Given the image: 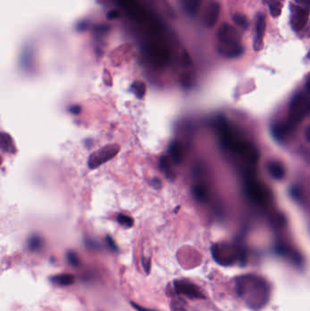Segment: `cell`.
Segmentation results:
<instances>
[{
	"instance_id": "cell-34",
	"label": "cell",
	"mask_w": 310,
	"mask_h": 311,
	"mask_svg": "<svg viewBox=\"0 0 310 311\" xmlns=\"http://www.w3.org/2000/svg\"><path fill=\"white\" fill-rule=\"evenodd\" d=\"M305 138H306V140H308L310 142V126L306 129V130H305Z\"/></svg>"
},
{
	"instance_id": "cell-3",
	"label": "cell",
	"mask_w": 310,
	"mask_h": 311,
	"mask_svg": "<svg viewBox=\"0 0 310 311\" xmlns=\"http://www.w3.org/2000/svg\"><path fill=\"white\" fill-rule=\"evenodd\" d=\"M215 261L222 266H231L237 261H244V251L228 244H215L211 247Z\"/></svg>"
},
{
	"instance_id": "cell-28",
	"label": "cell",
	"mask_w": 310,
	"mask_h": 311,
	"mask_svg": "<svg viewBox=\"0 0 310 311\" xmlns=\"http://www.w3.org/2000/svg\"><path fill=\"white\" fill-rule=\"evenodd\" d=\"M106 240H107V245L109 246V247L111 248L112 251H117V246H116V243H115L114 239H113L111 237L107 236Z\"/></svg>"
},
{
	"instance_id": "cell-4",
	"label": "cell",
	"mask_w": 310,
	"mask_h": 311,
	"mask_svg": "<svg viewBox=\"0 0 310 311\" xmlns=\"http://www.w3.org/2000/svg\"><path fill=\"white\" fill-rule=\"evenodd\" d=\"M309 112L310 98L302 94L296 96L289 106L287 122L295 128Z\"/></svg>"
},
{
	"instance_id": "cell-17",
	"label": "cell",
	"mask_w": 310,
	"mask_h": 311,
	"mask_svg": "<svg viewBox=\"0 0 310 311\" xmlns=\"http://www.w3.org/2000/svg\"><path fill=\"white\" fill-rule=\"evenodd\" d=\"M193 194H194L195 199L200 202L206 201L209 197V192H208L207 188L203 183H200V182L195 184L194 188H193Z\"/></svg>"
},
{
	"instance_id": "cell-13",
	"label": "cell",
	"mask_w": 310,
	"mask_h": 311,
	"mask_svg": "<svg viewBox=\"0 0 310 311\" xmlns=\"http://www.w3.org/2000/svg\"><path fill=\"white\" fill-rule=\"evenodd\" d=\"M169 154L171 156L173 161H175L177 164L182 162L183 158H184V149L182 145L177 141L172 142L169 146Z\"/></svg>"
},
{
	"instance_id": "cell-16",
	"label": "cell",
	"mask_w": 310,
	"mask_h": 311,
	"mask_svg": "<svg viewBox=\"0 0 310 311\" xmlns=\"http://www.w3.org/2000/svg\"><path fill=\"white\" fill-rule=\"evenodd\" d=\"M181 2L185 12L190 16L197 14L201 5V0H181Z\"/></svg>"
},
{
	"instance_id": "cell-26",
	"label": "cell",
	"mask_w": 310,
	"mask_h": 311,
	"mask_svg": "<svg viewBox=\"0 0 310 311\" xmlns=\"http://www.w3.org/2000/svg\"><path fill=\"white\" fill-rule=\"evenodd\" d=\"M117 222L118 223L121 224V225H123V226H125V227H128V228H130V227H132L133 226V224H134V221H133V219L129 217V216H127V215H118L117 216Z\"/></svg>"
},
{
	"instance_id": "cell-18",
	"label": "cell",
	"mask_w": 310,
	"mask_h": 311,
	"mask_svg": "<svg viewBox=\"0 0 310 311\" xmlns=\"http://www.w3.org/2000/svg\"><path fill=\"white\" fill-rule=\"evenodd\" d=\"M268 169L270 173V175L277 178L280 179L283 176H285V167H283L282 164L278 162H271L268 166Z\"/></svg>"
},
{
	"instance_id": "cell-30",
	"label": "cell",
	"mask_w": 310,
	"mask_h": 311,
	"mask_svg": "<svg viewBox=\"0 0 310 311\" xmlns=\"http://www.w3.org/2000/svg\"><path fill=\"white\" fill-rule=\"evenodd\" d=\"M130 304L132 305V306L137 311H157L151 309V308H148V307H144V306H140V305L137 304V303H134V302H130Z\"/></svg>"
},
{
	"instance_id": "cell-23",
	"label": "cell",
	"mask_w": 310,
	"mask_h": 311,
	"mask_svg": "<svg viewBox=\"0 0 310 311\" xmlns=\"http://www.w3.org/2000/svg\"><path fill=\"white\" fill-rule=\"evenodd\" d=\"M281 10H282V6L278 2V1H271L269 3V10H270V14L274 18H278V16L281 14Z\"/></svg>"
},
{
	"instance_id": "cell-21",
	"label": "cell",
	"mask_w": 310,
	"mask_h": 311,
	"mask_svg": "<svg viewBox=\"0 0 310 311\" xmlns=\"http://www.w3.org/2000/svg\"><path fill=\"white\" fill-rule=\"evenodd\" d=\"M277 252H278L279 255L290 258L294 262H299V260H300L298 256H296V254H294L293 252L289 251L286 246H278V247H277Z\"/></svg>"
},
{
	"instance_id": "cell-19",
	"label": "cell",
	"mask_w": 310,
	"mask_h": 311,
	"mask_svg": "<svg viewBox=\"0 0 310 311\" xmlns=\"http://www.w3.org/2000/svg\"><path fill=\"white\" fill-rule=\"evenodd\" d=\"M28 245L30 251H39L43 247V240L39 236L35 235L28 239Z\"/></svg>"
},
{
	"instance_id": "cell-9",
	"label": "cell",
	"mask_w": 310,
	"mask_h": 311,
	"mask_svg": "<svg viewBox=\"0 0 310 311\" xmlns=\"http://www.w3.org/2000/svg\"><path fill=\"white\" fill-rule=\"evenodd\" d=\"M117 152L116 146L114 147H107L104 149H100L97 151V153L93 154L92 156L89 158V167H97L101 165L103 163L106 162L108 159L113 158Z\"/></svg>"
},
{
	"instance_id": "cell-2",
	"label": "cell",
	"mask_w": 310,
	"mask_h": 311,
	"mask_svg": "<svg viewBox=\"0 0 310 311\" xmlns=\"http://www.w3.org/2000/svg\"><path fill=\"white\" fill-rule=\"evenodd\" d=\"M221 143L225 148L238 154L242 158L251 164H255L259 160V151L254 145L241 138L235 130L229 127L224 118L218 119L217 123Z\"/></svg>"
},
{
	"instance_id": "cell-22",
	"label": "cell",
	"mask_w": 310,
	"mask_h": 311,
	"mask_svg": "<svg viewBox=\"0 0 310 311\" xmlns=\"http://www.w3.org/2000/svg\"><path fill=\"white\" fill-rule=\"evenodd\" d=\"M233 20L238 27H240L243 29H246L250 27L249 19H246V17L244 15L236 14L233 17Z\"/></svg>"
},
{
	"instance_id": "cell-11",
	"label": "cell",
	"mask_w": 310,
	"mask_h": 311,
	"mask_svg": "<svg viewBox=\"0 0 310 311\" xmlns=\"http://www.w3.org/2000/svg\"><path fill=\"white\" fill-rule=\"evenodd\" d=\"M266 19L263 15H259L256 26V34L254 38L255 50L260 51L263 47V38H264L265 31H266Z\"/></svg>"
},
{
	"instance_id": "cell-20",
	"label": "cell",
	"mask_w": 310,
	"mask_h": 311,
	"mask_svg": "<svg viewBox=\"0 0 310 311\" xmlns=\"http://www.w3.org/2000/svg\"><path fill=\"white\" fill-rule=\"evenodd\" d=\"M131 90L132 92L138 97L139 98H143L146 94V86L143 82H140V81H136L133 83V85L131 86Z\"/></svg>"
},
{
	"instance_id": "cell-15",
	"label": "cell",
	"mask_w": 310,
	"mask_h": 311,
	"mask_svg": "<svg viewBox=\"0 0 310 311\" xmlns=\"http://www.w3.org/2000/svg\"><path fill=\"white\" fill-rule=\"evenodd\" d=\"M51 281L56 285H58V286L67 287V286H70V285L74 284L75 277L74 275L71 274L56 275L53 278H51Z\"/></svg>"
},
{
	"instance_id": "cell-24",
	"label": "cell",
	"mask_w": 310,
	"mask_h": 311,
	"mask_svg": "<svg viewBox=\"0 0 310 311\" xmlns=\"http://www.w3.org/2000/svg\"><path fill=\"white\" fill-rule=\"evenodd\" d=\"M67 260L72 267H79L80 264L79 256L75 251H70L67 252Z\"/></svg>"
},
{
	"instance_id": "cell-7",
	"label": "cell",
	"mask_w": 310,
	"mask_h": 311,
	"mask_svg": "<svg viewBox=\"0 0 310 311\" xmlns=\"http://www.w3.org/2000/svg\"><path fill=\"white\" fill-rule=\"evenodd\" d=\"M174 288L176 294L182 295L190 298H205L203 293L201 289L195 285L194 283L188 281V280H176L174 282Z\"/></svg>"
},
{
	"instance_id": "cell-31",
	"label": "cell",
	"mask_w": 310,
	"mask_h": 311,
	"mask_svg": "<svg viewBox=\"0 0 310 311\" xmlns=\"http://www.w3.org/2000/svg\"><path fill=\"white\" fill-rule=\"evenodd\" d=\"M142 264H143V268L145 271L147 272V273H149V270H150V267H151V262H150V260H148V259H142Z\"/></svg>"
},
{
	"instance_id": "cell-5",
	"label": "cell",
	"mask_w": 310,
	"mask_h": 311,
	"mask_svg": "<svg viewBox=\"0 0 310 311\" xmlns=\"http://www.w3.org/2000/svg\"><path fill=\"white\" fill-rule=\"evenodd\" d=\"M245 191L250 199L258 204H263L267 200V193L264 188L261 186L252 174L246 176L245 179Z\"/></svg>"
},
{
	"instance_id": "cell-12",
	"label": "cell",
	"mask_w": 310,
	"mask_h": 311,
	"mask_svg": "<svg viewBox=\"0 0 310 311\" xmlns=\"http://www.w3.org/2000/svg\"><path fill=\"white\" fill-rule=\"evenodd\" d=\"M220 14V5L216 1H212L208 6L205 14V24L208 28H212L218 21V17Z\"/></svg>"
},
{
	"instance_id": "cell-27",
	"label": "cell",
	"mask_w": 310,
	"mask_h": 311,
	"mask_svg": "<svg viewBox=\"0 0 310 311\" xmlns=\"http://www.w3.org/2000/svg\"><path fill=\"white\" fill-rule=\"evenodd\" d=\"M294 1L297 5L310 10V0H294Z\"/></svg>"
},
{
	"instance_id": "cell-25",
	"label": "cell",
	"mask_w": 310,
	"mask_h": 311,
	"mask_svg": "<svg viewBox=\"0 0 310 311\" xmlns=\"http://www.w3.org/2000/svg\"><path fill=\"white\" fill-rule=\"evenodd\" d=\"M160 167H161L163 171L166 173V175L167 176L170 177L172 176L171 165H170V163H169L168 159L166 157H162L161 159H160Z\"/></svg>"
},
{
	"instance_id": "cell-33",
	"label": "cell",
	"mask_w": 310,
	"mask_h": 311,
	"mask_svg": "<svg viewBox=\"0 0 310 311\" xmlns=\"http://www.w3.org/2000/svg\"><path fill=\"white\" fill-rule=\"evenodd\" d=\"M160 184H161V181L158 179V178H154L153 179V186H155V188L158 189L160 186Z\"/></svg>"
},
{
	"instance_id": "cell-32",
	"label": "cell",
	"mask_w": 310,
	"mask_h": 311,
	"mask_svg": "<svg viewBox=\"0 0 310 311\" xmlns=\"http://www.w3.org/2000/svg\"><path fill=\"white\" fill-rule=\"evenodd\" d=\"M70 111L75 114V115H78L81 111V108L79 106H73V107L70 108Z\"/></svg>"
},
{
	"instance_id": "cell-6",
	"label": "cell",
	"mask_w": 310,
	"mask_h": 311,
	"mask_svg": "<svg viewBox=\"0 0 310 311\" xmlns=\"http://www.w3.org/2000/svg\"><path fill=\"white\" fill-rule=\"evenodd\" d=\"M309 10L298 5H290V23L295 31H300L305 28L309 17Z\"/></svg>"
},
{
	"instance_id": "cell-1",
	"label": "cell",
	"mask_w": 310,
	"mask_h": 311,
	"mask_svg": "<svg viewBox=\"0 0 310 311\" xmlns=\"http://www.w3.org/2000/svg\"><path fill=\"white\" fill-rule=\"evenodd\" d=\"M236 291L245 305L253 310L267 306L271 288L268 281L257 275H242L236 280Z\"/></svg>"
},
{
	"instance_id": "cell-35",
	"label": "cell",
	"mask_w": 310,
	"mask_h": 311,
	"mask_svg": "<svg viewBox=\"0 0 310 311\" xmlns=\"http://www.w3.org/2000/svg\"><path fill=\"white\" fill-rule=\"evenodd\" d=\"M306 90H307L308 93H310V79L307 81V83H306Z\"/></svg>"
},
{
	"instance_id": "cell-10",
	"label": "cell",
	"mask_w": 310,
	"mask_h": 311,
	"mask_svg": "<svg viewBox=\"0 0 310 311\" xmlns=\"http://www.w3.org/2000/svg\"><path fill=\"white\" fill-rule=\"evenodd\" d=\"M218 42H240L239 34L236 28L228 24H224L218 29Z\"/></svg>"
},
{
	"instance_id": "cell-29",
	"label": "cell",
	"mask_w": 310,
	"mask_h": 311,
	"mask_svg": "<svg viewBox=\"0 0 310 311\" xmlns=\"http://www.w3.org/2000/svg\"><path fill=\"white\" fill-rule=\"evenodd\" d=\"M171 309L172 311H187L184 306H182L181 304L177 303L176 301L172 302Z\"/></svg>"
},
{
	"instance_id": "cell-14",
	"label": "cell",
	"mask_w": 310,
	"mask_h": 311,
	"mask_svg": "<svg viewBox=\"0 0 310 311\" xmlns=\"http://www.w3.org/2000/svg\"><path fill=\"white\" fill-rule=\"evenodd\" d=\"M293 130L294 128L287 121L284 123H279L274 127V135L276 136L278 139H283L287 137Z\"/></svg>"
},
{
	"instance_id": "cell-8",
	"label": "cell",
	"mask_w": 310,
	"mask_h": 311,
	"mask_svg": "<svg viewBox=\"0 0 310 311\" xmlns=\"http://www.w3.org/2000/svg\"><path fill=\"white\" fill-rule=\"evenodd\" d=\"M218 50L223 56L235 58L243 54L244 48L240 42H218Z\"/></svg>"
}]
</instances>
